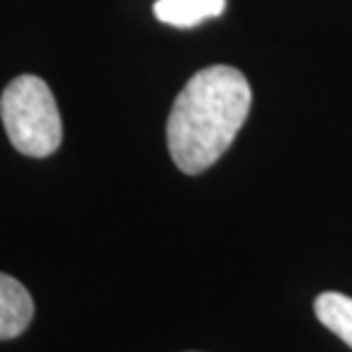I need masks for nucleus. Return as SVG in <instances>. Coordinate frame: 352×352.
Returning <instances> with one entry per match:
<instances>
[{
    "mask_svg": "<svg viewBox=\"0 0 352 352\" xmlns=\"http://www.w3.org/2000/svg\"><path fill=\"white\" fill-rule=\"evenodd\" d=\"M252 91L241 71L207 66L173 102L166 123L168 153L182 173L198 175L219 162L248 118Z\"/></svg>",
    "mask_w": 352,
    "mask_h": 352,
    "instance_id": "1",
    "label": "nucleus"
},
{
    "mask_svg": "<svg viewBox=\"0 0 352 352\" xmlns=\"http://www.w3.org/2000/svg\"><path fill=\"white\" fill-rule=\"evenodd\" d=\"M0 118L12 146L28 157H48L62 144V116L48 85L19 76L0 96Z\"/></svg>",
    "mask_w": 352,
    "mask_h": 352,
    "instance_id": "2",
    "label": "nucleus"
},
{
    "mask_svg": "<svg viewBox=\"0 0 352 352\" xmlns=\"http://www.w3.org/2000/svg\"><path fill=\"white\" fill-rule=\"evenodd\" d=\"M34 316L32 296L19 280L0 273V341L23 334Z\"/></svg>",
    "mask_w": 352,
    "mask_h": 352,
    "instance_id": "3",
    "label": "nucleus"
},
{
    "mask_svg": "<svg viewBox=\"0 0 352 352\" xmlns=\"http://www.w3.org/2000/svg\"><path fill=\"white\" fill-rule=\"evenodd\" d=\"M226 0H157L155 16L173 28H196L202 21L221 16Z\"/></svg>",
    "mask_w": 352,
    "mask_h": 352,
    "instance_id": "4",
    "label": "nucleus"
},
{
    "mask_svg": "<svg viewBox=\"0 0 352 352\" xmlns=\"http://www.w3.org/2000/svg\"><path fill=\"white\" fill-rule=\"evenodd\" d=\"M314 309H316L320 323L352 348V298L327 291L316 298Z\"/></svg>",
    "mask_w": 352,
    "mask_h": 352,
    "instance_id": "5",
    "label": "nucleus"
}]
</instances>
